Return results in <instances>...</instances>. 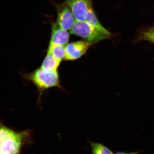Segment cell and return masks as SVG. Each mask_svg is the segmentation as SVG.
<instances>
[{"instance_id": "6da1fadb", "label": "cell", "mask_w": 154, "mask_h": 154, "mask_svg": "<svg viewBox=\"0 0 154 154\" xmlns=\"http://www.w3.org/2000/svg\"><path fill=\"white\" fill-rule=\"evenodd\" d=\"M26 77L37 87L40 93L53 87H60L57 71H48L40 67L34 72L26 75Z\"/></svg>"}, {"instance_id": "7a4b0ae2", "label": "cell", "mask_w": 154, "mask_h": 154, "mask_svg": "<svg viewBox=\"0 0 154 154\" xmlns=\"http://www.w3.org/2000/svg\"><path fill=\"white\" fill-rule=\"evenodd\" d=\"M23 134L13 131L4 126H0V153L18 154Z\"/></svg>"}, {"instance_id": "3957f363", "label": "cell", "mask_w": 154, "mask_h": 154, "mask_svg": "<svg viewBox=\"0 0 154 154\" xmlns=\"http://www.w3.org/2000/svg\"><path fill=\"white\" fill-rule=\"evenodd\" d=\"M70 33L84 38L90 45L111 37L110 35L99 31L85 21L75 20Z\"/></svg>"}, {"instance_id": "277c9868", "label": "cell", "mask_w": 154, "mask_h": 154, "mask_svg": "<svg viewBox=\"0 0 154 154\" xmlns=\"http://www.w3.org/2000/svg\"><path fill=\"white\" fill-rule=\"evenodd\" d=\"M92 0H65V3L70 7L75 20L85 21L88 11L92 7Z\"/></svg>"}, {"instance_id": "5b68a950", "label": "cell", "mask_w": 154, "mask_h": 154, "mask_svg": "<svg viewBox=\"0 0 154 154\" xmlns=\"http://www.w3.org/2000/svg\"><path fill=\"white\" fill-rule=\"evenodd\" d=\"M57 12V23L61 28L66 30H70L75 19L72 10L65 2L62 4H55Z\"/></svg>"}, {"instance_id": "8992f818", "label": "cell", "mask_w": 154, "mask_h": 154, "mask_svg": "<svg viewBox=\"0 0 154 154\" xmlns=\"http://www.w3.org/2000/svg\"><path fill=\"white\" fill-rule=\"evenodd\" d=\"M91 45L86 41H80L67 44L65 47L64 59L73 60L79 58L84 54Z\"/></svg>"}, {"instance_id": "52a82bcc", "label": "cell", "mask_w": 154, "mask_h": 154, "mask_svg": "<svg viewBox=\"0 0 154 154\" xmlns=\"http://www.w3.org/2000/svg\"><path fill=\"white\" fill-rule=\"evenodd\" d=\"M69 34L67 30L61 28L57 23L51 24V33L50 43L65 46L69 40Z\"/></svg>"}, {"instance_id": "ba28073f", "label": "cell", "mask_w": 154, "mask_h": 154, "mask_svg": "<svg viewBox=\"0 0 154 154\" xmlns=\"http://www.w3.org/2000/svg\"><path fill=\"white\" fill-rule=\"evenodd\" d=\"M85 21L99 31L111 35V34L110 32L104 27L98 20L92 7L88 11V16Z\"/></svg>"}, {"instance_id": "9c48e42d", "label": "cell", "mask_w": 154, "mask_h": 154, "mask_svg": "<svg viewBox=\"0 0 154 154\" xmlns=\"http://www.w3.org/2000/svg\"><path fill=\"white\" fill-rule=\"evenodd\" d=\"M61 61L48 53L42 63L41 68L46 70L57 71Z\"/></svg>"}, {"instance_id": "30bf717a", "label": "cell", "mask_w": 154, "mask_h": 154, "mask_svg": "<svg viewBox=\"0 0 154 154\" xmlns=\"http://www.w3.org/2000/svg\"><path fill=\"white\" fill-rule=\"evenodd\" d=\"M48 53H49L56 58L61 61L64 59L65 55V46L50 43L48 48Z\"/></svg>"}, {"instance_id": "8fae6325", "label": "cell", "mask_w": 154, "mask_h": 154, "mask_svg": "<svg viewBox=\"0 0 154 154\" xmlns=\"http://www.w3.org/2000/svg\"><path fill=\"white\" fill-rule=\"evenodd\" d=\"M91 146L92 154H114L109 148L100 143L89 142Z\"/></svg>"}, {"instance_id": "7c38bea8", "label": "cell", "mask_w": 154, "mask_h": 154, "mask_svg": "<svg viewBox=\"0 0 154 154\" xmlns=\"http://www.w3.org/2000/svg\"><path fill=\"white\" fill-rule=\"evenodd\" d=\"M142 35L144 40H149L154 43V27L143 32Z\"/></svg>"}, {"instance_id": "4fadbf2b", "label": "cell", "mask_w": 154, "mask_h": 154, "mask_svg": "<svg viewBox=\"0 0 154 154\" xmlns=\"http://www.w3.org/2000/svg\"><path fill=\"white\" fill-rule=\"evenodd\" d=\"M140 151H138L132 152H117L115 154H139Z\"/></svg>"}, {"instance_id": "5bb4252c", "label": "cell", "mask_w": 154, "mask_h": 154, "mask_svg": "<svg viewBox=\"0 0 154 154\" xmlns=\"http://www.w3.org/2000/svg\"><path fill=\"white\" fill-rule=\"evenodd\" d=\"M0 154H2L0 153Z\"/></svg>"}]
</instances>
